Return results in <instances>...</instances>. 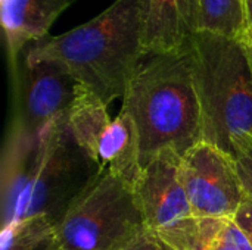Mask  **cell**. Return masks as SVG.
Masks as SVG:
<instances>
[{
    "label": "cell",
    "instance_id": "1",
    "mask_svg": "<svg viewBox=\"0 0 252 250\" xmlns=\"http://www.w3.org/2000/svg\"><path fill=\"white\" fill-rule=\"evenodd\" d=\"M97 171L74 140L66 115L40 136L12 128L1 161L3 227L34 217L56 225Z\"/></svg>",
    "mask_w": 252,
    "mask_h": 250
},
{
    "label": "cell",
    "instance_id": "2",
    "mask_svg": "<svg viewBox=\"0 0 252 250\" xmlns=\"http://www.w3.org/2000/svg\"><path fill=\"white\" fill-rule=\"evenodd\" d=\"M25 60H52L106 105L123 99L143 60L140 0H117L100 15L22 52Z\"/></svg>",
    "mask_w": 252,
    "mask_h": 250
},
{
    "label": "cell",
    "instance_id": "3",
    "mask_svg": "<svg viewBox=\"0 0 252 250\" xmlns=\"http://www.w3.org/2000/svg\"><path fill=\"white\" fill-rule=\"evenodd\" d=\"M121 109L139 133L142 167L158 153L180 158L202 141V116L190 46L177 53L148 55L133 74Z\"/></svg>",
    "mask_w": 252,
    "mask_h": 250
},
{
    "label": "cell",
    "instance_id": "4",
    "mask_svg": "<svg viewBox=\"0 0 252 250\" xmlns=\"http://www.w3.org/2000/svg\"><path fill=\"white\" fill-rule=\"evenodd\" d=\"M202 141L233 159L252 143V60L248 37L199 31L190 43Z\"/></svg>",
    "mask_w": 252,
    "mask_h": 250
},
{
    "label": "cell",
    "instance_id": "5",
    "mask_svg": "<svg viewBox=\"0 0 252 250\" xmlns=\"http://www.w3.org/2000/svg\"><path fill=\"white\" fill-rule=\"evenodd\" d=\"M63 250H117L145 228L134 186L97 171L58 221Z\"/></svg>",
    "mask_w": 252,
    "mask_h": 250
},
{
    "label": "cell",
    "instance_id": "6",
    "mask_svg": "<svg viewBox=\"0 0 252 250\" xmlns=\"http://www.w3.org/2000/svg\"><path fill=\"white\" fill-rule=\"evenodd\" d=\"M180 159L164 150L143 168L134 190L145 227L173 249L208 250L226 222L208 225L195 217L182 183Z\"/></svg>",
    "mask_w": 252,
    "mask_h": 250
},
{
    "label": "cell",
    "instance_id": "7",
    "mask_svg": "<svg viewBox=\"0 0 252 250\" xmlns=\"http://www.w3.org/2000/svg\"><path fill=\"white\" fill-rule=\"evenodd\" d=\"M66 121L74 140L99 171H108L136 187L143 171L140 140L127 112L121 109L111 116L108 105L78 84Z\"/></svg>",
    "mask_w": 252,
    "mask_h": 250
},
{
    "label": "cell",
    "instance_id": "8",
    "mask_svg": "<svg viewBox=\"0 0 252 250\" xmlns=\"http://www.w3.org/2000/svg\"><path fill=\"white\" fill-rule=\"evenodd\" d=\"M180 177L193 214L202 224L233 221L247 200L236 161L205 141L182 156Z\"/></svg>",
    "mask_w": 252,
    "mask_h": 250
},
{
    "label": "cell",
    "instance_id": "9",
    "mask_svg": "<svg viewBox=\"0 0 252 250\" xmlns=\"http://www.w3.org/2000/svg\"><path fill=\"white\" fill-rule=\"evenodd\" d=\"M12 68L19 103L15 127L28 136H38L68 115L78 83L63 66L52 60L28 62L21 53Z\"/></svg>",
    "mask_w": 252,
    "mask_h": 250
},
{
    "label": "cell",
    "instance_id": "10",
    "mask_svg": "<svg viewBox=\"0 0 252 250\" xmlns=\"http://www.w3.org/2000/svg\"><path fill=\"white\" fill-rule=\"evenodd\" d=\"M145 55L177 53L199 32V0H140Z\"/></svg>",
    "mask_w": 252,
    "mask_h": 250
},
{
    "label": "cell",
    "instance_id": "11",
    "mask_svg": "<svg viewBox=\"0 0 252 250\" xmlns=\"http://www.w3.org/2000/svg\"><path fill=\"white\" fill-rule=\"evenodd\" d=\"M75 0H0L1 25L10 65L24 49L47 37L59 15Z\"/></svg>",
    "mask_w": 252,
    "mask_h": 250
},
{
    "label": "cell",
    "instance_id": "12",
    "mask_svg": "<svg viewBox=\"0 0 252 250\" xmlns=\"http://www.w3.org/2000/svg\"><path fill=\"white\" fill-rule=\"evenodd\" d=\"M199 31L247 38V0H199Z\"/></svg>",
    "mask_w": 252,
    "mask_h": 250
},
{
    "label": "cell",
    "instance_id": "13",
    "mask_svg": "<svg viewBox=\"0 0 252 250\" xmlns=\"http://www.w3.org/2000/svg\"><path fill=\"white\" fill-rule=\"evenodd\" d=\"M1 250H63L55 224L46 217H34L3 227Z\"/></svg>",
    "mask_w": 252,
    "mask_h": 250
},
{
    "label": "cell",
    "instance_id": "14",
    "mask_svg": "<svg viewBox=\"0 0 252 250\" xmlns=\"http://www.w3.org/2000/svg\"><path fill=\"white\" fill-rule=\"evenodd\" d=\"M117 250H176L146 227Z\"/></svg>",
    "mask_w": 252,
    "mask_h": 250
},
{
    "label": "cell",
    "instance_id": "15",
    "mask_svg": "<svg viewBox=\"0 0 252 250\" xmlns=\"http://www.w3.org/2000/svg\"><path fill=\"white\" fill-rule=\"evenodd\" d=\"M236 168L241 178V184L245 193V197L252 200V143H250L238 156H236Z\"/></svg>",
    "mask_w": 252,
    "mask_h": 250
},
{
    "label": "cell",
    "instance_id": "16",
    "mask_svg": "<svg viewBox=\"0 0 252 250\" xmlns=\"http://www.w3.org/2000/svg\"><path fill=\"white\" fill-rule=\"evenodd\" d=\"M233 222L242 230L252 246V200H245L239 208Z\"/></svg>",
    "mask_w": 252,
    "mask_h": 250
},
{
    "label": "cell",
    "instance_id": "17",
    "mask_svg": "<svg viewBox=\"0 0 252 250\" xmlns=\"http://www.w3.org/2000/svg\"><path fill=\"white\" fill-rule=\"evenodd\" d=\"M230 222L232 221L224 224V227L221 228V231L219 233V236L216 237V240L213 242L211 248L208 250H239L233 236H232Z\"/></svg>",
    "mask_w": 252,
    "mask_h": 250
},
{
    "label": "cell",
    "instance_id": "18",
    "mask_svg": "<svg viewBox=\"0 0 252 250\" xmlns=\"http://www.w3.org/2000/svg\"><path fill=\"white\" fill-rule=\"evenodd\" d=\"M247 31L252 35V0H247Z\"/></svg>",
    "mask_w": 252,
    "mask_h": 250
},
{
    "label": "cell",
    "instance_id": "19",
    "mask_svg": "<svg viewBox=\"0 0 252 250\" xmlns=\"http://www.w3.org/2000/svg\"><path fill=\"white\" fill-rule=\"evenodd\" d=\"M248 46H250V52H251V60H252V35L248 34Z\"/></svg>",
    "mask_w": 252,
    "mask_h": 250
}]
</instances>
